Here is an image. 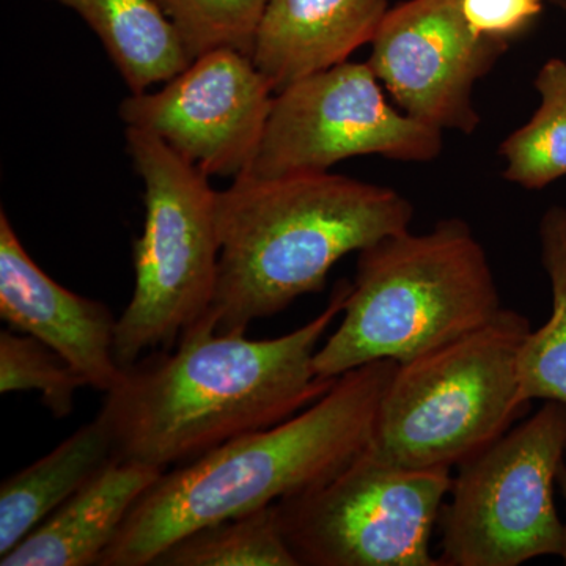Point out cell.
I'll use <instances>...</instances> for the list:
<instances>
[{
	"label": "cell",
	"instance_id": "6da1fadb",
	"mask_svg": "<svg viewBox=\"0 0 566 566\" xmlns=\"http://www.w3.org/2000/svg\"><path fill=\"white\" fill-rule=\"evenodd\" d=\"M349 286L338 282L322 314L281 337L221 334L207 315L177 348L123 368L96 416L115 457L167 471L314 405L335 382L316 375L314 359Z\"/></svg>",
	"mask_w": 566,
	"mask_h": 566
},
{
	"label": "cell",
	"instance_id": "ba28073f",
	"mask_svg": "<svg viewBox=\"0 0 566 566\" xmlns=\"http://www.w3.org/2000/svg\"><path fill=\"white\" fill-rule=\"evenodd\" d=\"M452 471L408 469L374 453L277 502L300 566H441L431 553Z\"/></svg>",
	"mask_w": 566,
	"mask_h": 566
},
{
	"label": "cell",
	"instance_id": "4fadbf2b",
	"mask_svg": "<svg viewBox=\"0 0 566 566\" xmlns=\"http://www.w3.org/2000/svg\"><path fill=\"white\" fill-rule=\"evenodd\" d=\"M389 0H268L251 57L277 93L374 41Z\"/></svg>",
	"mask_w": 566,
	"mask_h": 566
},
{
	"label": "cell",
	"instance_id": "8992f818",
	"mask_svg": "<svg viewBox=\"0 0 566 566\" xmlns=\"http://www.w3.org/2000/svg\"><path fill=\"white\" fill-rule=\"evenodd\" d=\"M126 150L144 182V230L133 244L134 292L115 327V359L132 367L172 349L207 316L218 286L219 191L208 175L150 133L126 128Z\"/></svg>",
	"mask_w": 566,
	"mask_h": 566
},
{
	"label": "cell",
	"instance_id": "603a6c76",
	"mask_svg": "<svg viewBox=\"0 0 566 566\" xmlns=\"http://www.w3.org/2000/svg\"><path fill=\"white\" fill-rule=\"evenodd\" d=\"M558 483H560V485H562V491H564L565 502H566V453H565L564 465H562L560 474H558ZM560 557H562V560H564V564L566 565V520L564 523V543H562Z\"/></svg>",
	"mask_w": 566,
	"mask_h": 566
},
{
	"label": "cell",
	"instance_id": "44dd1931",
	"mask_svg": "<svg viewBox=\"0 0 566 566\" xmlns=\"http://www.w3.org/2000/svg\"><path fill=\"white\" fill-rule=\"evenodd\" d=\"M192 59L230 48L251 55L268 0H156Z\"/></svg>",
	"mask_w": 566,
	"mask_h": 566
},
{
	"label": "cell",
	"instance_id": "8fae6325",
	"mask_svg": "<svg viewBox=\"0 0 566 566\" xmlns=\"http://www.w3.org/2000/svg\"><path fill=\"white\" fill-rule=\"evenodd\" d=\"M370 44L367 63L398 109L439 132H475L476 82L506 46L469 28L461 0H406Z\"/></svg>",
	"mask_w": 566,
	"mask_h": 566
},
{
	"label": "cell",
	"instance_id": "5b68a950",
	"mask_svg": "<svg viewBox=\"0 0 566 566\" xmlns=\"http://www.w3.org/2000/svg\"><path fill=\"white\" fill-rule=\"evenodd\" d=\"M520 312L397 364L368 452L408 469L452 471L497 441L531 406L520 401V354L531 334Z\"/></svg>",
	"mask_w": 566,
	"mask_h": 566
},
{
	"label": "cell",
	"instance_id": "e0dca14e",
	"mask_svg": "<svg viewBox=\"0 0 566 566\" xmlns=\"http://www.w3.org/2000/svg\"><path fill=\"white\" fill-rule=\"evenodd\" d=\"M542 263L549 279L553 312L531 331L520 354V401L566 405V208H547L539 221Z\"/></svg>",
	"mask_w": 566,
	"mask_h": 566
},
{
	"label": "cell",
	"instance_id": "d6986e66",
	"mask_svg": "<svg viewBox=\"0 0 566 566\" xmlns=\"http://www.w3.org/2000/svg\"><path fill=\"white\" fill-rule=\"evenodd\" d=\"M153 565L300 566L283 536L275 504L182 536Z\"/></svg>",
	"mask_w": 566,
	"mask_h": 566
},
{
	"label": "cell",
	"instance_id": "9c48e42d",
	"mask_svg": "<svg viewBox=\"0 0 566 566\" xmlns=\"http://www.w3.org/2000/svg\"><path fill=\"white\" fill-rule=\"evenodd\" d=\"M441 150L442 132L389 104L367 62H345L275 93L259 150L240 177L329 172L356 156L428 163Z\"/></svg>",
	"mask_w": 566,
	"mask_h": 566
},
{
	"label": "cell",
	"instance_id": "277c9868",
	"mask_svg": "<svg viewBox=\"0 0 566 566\" xmlns=\"http://www.w3.org/2000/svg\"><path fill=\"white\" fill-rule=\"evenodd\" d=\"M502 308L485 248L463 219L390 234L357 252L344 318L315 354L316 375L408 363L474 333Z\"/></svg>",
	"mask_w": 566,
	"mask_h": 566
},
{
	"label": "cell",
	"instance_id": "7c38bea8",
	"mask_svg": "<svg viewBox=\"0 0 566 566\" xmlns=\"http://www.w3.org/2000/svg\"><path fill=\"white\" fill-rule=\"evenodd\" d=\"M0 316L11 329L32 335L66 363L88 386L107 392L123 368L115 359V327L109 307L70 292L33 262L0 211Z\"/></svg>",
	"mask_w": 566,
	"mask_h": 566
},
{
	"label": "cell",
	"instance_id": "30bf717a",
	"mask_svg": "<svg viewBox=\"0 0 566 566\" xmlns=\"http://www.w3.org/2000/svg\"><path fill=\"white\" fill-rule=\"evenodd\" d=\"M274 88L251 55L221 48L193 59L158 92L132 93L118 114L150 133L208 177L238 178L251 166Z\"/></svg>",
	"mask_w": 566,
	"mask_h": 566
},
{
	"label": "cell",
	"instance_id": "7402d4cb",
	"mask_svg": "<svg viewBox=\"0 0 566 566\" xmlns=\"http://www.w3.org/2000/svg\"><path fill=\"white\" fill-rule=\"evenodd\" d=\"M469 28L494 43L509 48L523 35L543 10V0H461Z\"/></svg>",
	"mask_w": 566,
	"mask_h": 566
},
{
	"label": "cell",
	"instance_id": "52a82bcc",
	"mask_svg": "<svg viewBox=\"0 0 566 566\" xmlns=\"http://www.w3.org/2000/svg\"><path fill=\"white\" fill-rule=\"evenodd\" d=\"M566 453V405L545 401L458 465L442 506L441 566H520L558 556L564 523L554 504Z\"/></svg>",
	"mask_w": 566,
	"mask_h": 566
},
{
	"label": "cell",
	"instance_id": "3957f363",
	"mask_svg": "<svg viewBox=\"0 0 566 566\" xmlns=\"http://www.w3.org/2000/svg\"><path fill=\"white\" fill-rule=\"evenodd\" d=\"M218 286L210 312L221 334L322 292L338 260L415 219L412 203L387 186L329 172L234 178L218 197Z\"/></svg>",
	"mask_w": 566,
	"mask_h": 566
},
{
	"label": "cell",
	"instance_id": "2e32d148",
	"mask_svg": "<svg viewBox=\"0 0 566 566\" xmlns=\"http://www.w3.org/2000/svg\"><path fill=\"white\" fill-rule=\"evenodd\" d=\"M76 11L132 93L167 82L193 61L156 0H52Z\"/></svg>",
	"mask_w": 566,
	"mask_h": 566
},
{
	"label": "cell",
	"instance_id": "5bb4252c",
	"mask_svg": "<svg viewBox=\"0 0 566 566\" xmlns=\"http://www.w3.org/2000/svg\"><path fill=\"white\" fill-rule=\"evenodd\" d=\"M163 472L114 458L20 545L0 557V565L98 566L137 499Z\"/></svg>",
	"mask_w": 566,
	"mask_h": 566
},
{
	"label": "cell",
	"instance_id": "9a60e30c",
	"mask_svg": "<svg viewBox=\"0 0 566 566\" xmlns=\"http://www.w3.org/2000/svg\"><path fill=\"white\" fill-rule=\"evenodd\" d=\"M114 458L117 457L111 436L96 417L46 457L3 480L0 486V557L20 545Z\"/></svg>",
	"mask_w": 566,
	"mask_h": 566
},
{
	"label": "cell",
	"instance_id": "ac0fdd59",
	"mask_svg": "<svg viewBox=\"0 0 566 566\" xmlns=\"http://www.w3.org/2000/svg\"><path fill=\"white\" fill-rule=\"evenodd\" d=\"M535 88L538 109L499 148L505 180L528 191L566 177V62L549 59L536 74Z\"/></svg>",
	"mask_w": 566,
	"mask_h": 566
},
{
	"label": "cell",
	"instance_id": "7a4b0ae2",
	"mask_svg": "<svg viewBox=\"0 0 566 566\" xmlns=\"http://www.w3.org/2000/svg\"><path fill=\"white\" fill-rule=\"evenodd\" d=\"M395 367L378 360L346 371L289 420L164 471L137 499L98 566H150L182 536L333 479L370 447Z\"/></svg>",
	"mask_w": 566,
	"mask_h": 566
},
{
	"label": "cell",
	"instance_id": "ffe728a7",
	"mask_svg": "<svg viewBox=\"0 0 566 566\" xmlns=\"http://www.w3.org/2000/svg\"><path fill=\"white\" fill-rule=\"evenodd\" d=\"M88 386L65 359L32 335L0 333V392L36 390L55 419L69 417L77 390Z\"/></svg>",
	"mask_w": 566,
	"mask_h": 566
}]
</instances>
